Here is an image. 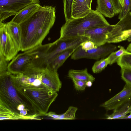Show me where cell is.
Segmentation results:
<instances>
[{
    "instance_id": "cell-3",
    "label": "cell",
    "mask_w": 131,
    "mask_h": 131,
    "mask_svg": "<svg viewBox=\"0 0 131 131\" xmlns=\"http://www.w3.org/2000/svg\"><path fill=\"white\" fill-rule=\"evenodd\" d=\"M14 86L20 96L29 103L35 113L39 115H45L47 113L58 95L57 92L48 89Z\"/></svg>"
},
{
    "instance_id": "cell-34",
    "label": "cell",
    "mask_w": 131,
    "mask_h": 131,
    "mask_svg": "<svg viewBox=\"0 0 131 131\" xmlns=\"http://www.w3.org/2000/svg\"><path fill=\"white\" fill-rule=\"evenodd\" d=\"M92 82L91 81H88L86 83V86L88 87H91L92 84Z\"/></svg>"
},
{
    "instance_id": "cell-13",
    "label": "cell",
    "mask_w": 131,
    "mask_h": 131,
    "mask_svg": "<svg viewBox=\"0 0 131 131\" xmlns=\"http://www.w3.org/2000/svg\"><path fill=\"white\" fill-rule=\"evenodd\" d=\"M131 97V85L127 83L123 89L115 96L101 104L100 106L107 111L114 110Z\"/></svg>"
},
{
    "instance_id": "cell-21",
    "label": "cell",
    "mask_w": 131,
    "mask_h": 131,
    "mask_svg": "<svg viewBox=\"0 0 131 131\" xmlns=\"http://www.w3.org/2000/svg\"><path fill=\"white\" fill-rule=\"evenodd\" d=\"M68 77L72 79L85 81H91L92 82L95 80V78L88 72L86 68L81 70L70 69L68 71Z\"/></svg>"
},
{
    "instance_id": "cell-18",
    "label": "cell",
    "mask_w": 131,
    "mask_h": 131,
    "mask_svg": "<svg viewBox=\"0 0 131 131\" xmlns=\"http://www.w3.org/2000/svg\"><path fill=\"white\" fill-rule=\"evenodd\" d=\"M131 113V97L113 110V113L107 115L108 119H123L129 113Z\"/></svg>"
},
{
    "instance_id": "cell-28",
    "label": "cell",
    "mask_w": 131,
    "mask_h": 131,
    "mask_svg": "<svg viewBox=\"0 0 131 131\" xmlns=\"http://www.w3.org/2000/svg\"><path fill=\"white\" fill-rule=\"evenodd\" d=\"M131 10V0H124L123 5L118 16V19L121 20L124 18Z\"/></svg>"
},
{
    "instance_id": "cell-6",
    "label": "cell",
    "mask_w": 131,
    "mask_h": 131,
    "mask_svg": "<svg viewBox=\"0 0 131 131\" xmlns=\"http://www.w3.org/2000/svg\"><path fill=\"white\" fill-rule=\"evenodd\" d=\"M50 43L41 45L17 54L8 63V70L13 75L21 73L35 59L46 52Z\"/></svg>"
},
{
    "instance_id": "cell-15",
    "label": "cell",
    "mask_w": 131,
    "mask_h": 131,
    "mask_svg": "<svg viewBox=\"0 0 131 131\" xmlns=\"http://www.w3.org/2000/svg\"><path fill=\"white\" fill-rule=\"evenodd\" d=\"M91 10L85 0H73L72 6V18L84 17L90 13Z\"/></svg>"
},
{
    "instance_id": "cell-16",
    "label": "cell",
    "mask_w": 131,
    "mask_h": 131,
    "mask_svg": "<svg viewBox=\"0 0 131 131\" xmlns=\"http://www.w3.org/2000/svg\"><path fill=\"white\" fill-rule=\"evenodd\" d=\"M41 6L40 3H34L29 5L19 11L11 20L20 24L31 16Z\"/></svg>"
},
{
    "instance_id": "cell-14",
    "label": "cell",
    "mask_w": 131,
    "mask_h": 131,
    "mask_svg": "<svg viewBox=\"0 0 131 131\" xmlns=\"http://www.w3.org/2000/svg\"><path fill=\"white\" fill-rule=\"evenodd\" d=\"M39 115L36 113L23 116L20 114L15 112L0 103V119L18 120L36 119L39 120L37 117Z\"/></svg>"
},
{
    "instance_id": "cell-35",
    "label": "cell",
    "mask_w": 131,
    "mask_h": 131,
    "mask_svg": "<svg viewBox=\"0 0 131 131\" xmlns=\"http://www.w3.org/2000/svg\"><path fill=\"white\" fill-rule=\"evenodd\" d=\"M92 0H85L89 7L91 8V6Z\"/></svg>"
},
{
    "instance_id": "cell-1",
    "label": "cell",
    "mask_w": 131,
    "mask_h": 131,
    "mask_svg": "<svg viewBox=\"0 0 131 131\" xmlns=\"http://www.w3.org/2000/svg\"><path fill=\"white\" fill-rule=\"evenodd\" d=\"M56 8L52 6H41L31 16L20 23L21 51H24L42 45L53 25Z\"/></svg>"
},
{
    "instance_id": "cell-11",
    "label": "cell",
    "mask_w": 131,
    "mask_h": 131,
    "mask_svg": "<svg viewBox=\"0 0 131 131\" xmlns=\"http://www.w3.org/2000/svg\"><path fill=\"white\" fill-rule=\"evenodd\" d=\"M114 25L109 24L88 29L84 31L82 36L93 42L96 47L104 45L107 43V35L112 30Z\"/></svg>"
},
{
    "instance_id": "cell-17",
    "label": "cell",
    "mask_w": 131,
    "mask_h": 131,
    "mask_svg": "<svg viewBox=\"0 0 131 131\" xmlns=\"http://www.w3.org/2000/svg\"><path fill=\"white\" fill-rule=\"evenodd\" d=\"M6 27L19 51L21 47V33L19 24L12 20L5 23Z\"/></svg>"
},
{
    "instance_id": "cell-27",
    "label": "cell",
    "mask_w": 131,
    "mask_h": 131,
    "mask_svg": "<svg viewBox=\"0 0 131 131\" xmlns=\"http://www.w3.org/2000/svg\"><path fill=\"white\" fill-rule=\"evenodd\" d=\"M73 0H63V10L66 21L72 18V6Z\"/></svg>"
},
{
    "instance_id": "cell-20",
    "label": "cell",
    "mask_w": 131,
    "mask_h": 131,
    "mask_svg": "<svg viewBox=\"0 0 131 131\" xmlns=\"http://www.w3.org/2000/svg\"><path fill=\"white\" fill-rule=\"evenodd\" d=\"M96 10L105 17L111 18L115 13L110 0H97Z\"/></svg>"
},
{
    "instance_id": "cell-12",
    "label": "cell",
    "mask_w": 131,
    "mask_h": 131,
    "mask_svg": "<svg viewBox=\"0 0 131 131\" xmlns=\"http://www.w3.org/2000/svg\"><path fill=\"white\" fill-rule=\"evenodd\" d=\"M41 82L48 89L57 92L62 84L57 71L48 67L43 70L41 73Z\"/></svg>"
},
{
    "instance_id": "cell-23",
    "label": "cell",
    "mask_w": 131,
    "mask_h": 131,
    "mask_svg": "<svg viewBox=\"0 0 131 131\" xmlns=\"http://www.w3.org/2000/svg\"><path fill=\"white\" fill-rule=\"evenodd\" d=\"M131 36V29L121 32L112 38L107 43H116L127 39Z\"/></svg>"
},
{
    "instance_id": "cell-19",
    "label": "cell",
    "mask_w": 131,
    "mask_h": 131,
    "mask_svg": "<svg viewBox=\"0 0 131 131\" xmlns=\"http://www.w3.org/2000/svg\"><path fill=\"white\" fill-rule=\"evenodd\" d=\"M77 48L67 49L60 53L48 65L47 67L56 71L63 64L67 59L72 54Z\"/></svg>"
},
{
    "instance_id": "cell-7",
    "label": "cell",
    "mask_w": 131,
    "mask_h": 131,
    "mask_svg": "<svg viewBox=\"0 0 131 131\" xmlns=\"http://www.w3.org/2000/svg\"><path fill=\"white\" fill-rule=\"evenodd\" d=\"M43 70L27 67L20 74H11L14 85L26 88L48 89L41 82V73Z\"/></svg>"
},
{
    "instance_id": "cell-38",
    "label": "cell",
    "mask_w": 131,
    "mask_h": 131,
    "mask_svg": "<svg viewBox=\"0 0 131 131\" xmlns=\"http://www.w3.org/2000/svg\"><path fill=\"white\" fill-rule=\"evenodd\" d=\"M120 3H121V4L122 6H123L124 5V0H119Z\"/></svg>"
},
{
    "instance_id": "cell-36",
    "label": "cell",
    "mask_w": 131,
    "mask_h": 131,
    "mask_svg": "<svg viewBox=\"0 0 131 131\" xmlns=\"http://www.w3.org/2000/svg\"><path fill=\"white\" fill-rule=\"evenodd\" d=\"M126 50L127 51L131 52V43L128 46Z\"/></svg>"
},
{
    "instance_id": "cell-24",
    "label": "cell",
    "mask_w": 131,
    "mask_h": 131,
    "mask_svg": "<svg viewBox=\"0 0 131 131\" xmlns=\"http://www.w3.org/2000/svg\"><path fill=\"white\" fill-rule=\"evenodd\" d=\"M121 67H125L131 69V52L127 51L121 56L116 62Z\"/></svg>"
},
{
    "instance_id": "cell-29",
    "label": "cell",
    "mask_w": 131,
    "mask_h": 131,
    "mask_svg": "<svg viewBox=\"0 0 131 131\" xmlns=\"http://www.w3.org/2000/svg\"><path fill=\"white\" fill-rule=\"evenodd\" d=\"M121 77L125 83L131 85V69L121 67Z\"/></svg>"
},
{
    "instance_id": "cell-31",
    "label": "cell",
    "mask_w": 131,
    "mask_h": 131,
    "mask_svg": "<svg viewBox=\"0 0 131 131\" xmlns=\"http://www.w3.org/2000/svg\"><path fill=\"white\" fill-rule=\"evenodd\" d=\"M73 83L75 89L78 91H84L86 87L87 81L78 80L75 79H72Z\"/></svg>"
},
{
    "instance_id": "cell-2",
    "label": "cell",
    "mask_w": 131,
    "mask_h": 131,
    "mask_svg": "<svg viewBox=\"0 0 131 131\" xmlns=\"http://www.w3.org/2000/svg\"><path fill=\"white\" fill-rule=\"evenodd\" d=\"M109 24L102 14L91 9L90 13L84 17L66 21L61 27L59 39L67 40L83 36L84 31L88 29Z\"/></svg>"
},
{
    "instance_id": "cell-8",
    "label": "cell",
    "mask_w": 131,
    "mask_h": 131,
    "mask_svg": "<svg viewBox=\"0 0 131 131\" xmlns=\"http://www.w3.org/2000/svg\"><path fill=\"white\" fill-rule=\"evenodd\" d=\"M117 49V47L114 45L105 44L85 51L82 50L80 46L71 55V59L74 60L82 58L98 60L105 57Z\"/></svg>"
},
{
    "instance_id": "cell-32",
    "label": "cell",
    "mask_w": 131,
    "mask_h": 131,
    "mask_svg": "<svg viewBox=\"0 0 131 131\" xmlns=\"http://www.w3.org/2000/svg\"><path fill=\"white\" fill-rule=\"evenodd\" d=\"M80 47L82 50L85 51L92 49L96 47L93 42L89 40H86L82 42Z\"/></svg>"
},
{
    "instance_id": "cell-4",
    "label": "cell",
    "mask_w": 131,
    "mask_h": 131,
    "mask_svg": "<svg viewBox=\"0 0 131 131\" xmlns=\"http://www.w3.org/2000/svg\"><path fill=\"white\" fill-rule=\"evenodd\" d=\"M0 103L19 114L17 108L21 104L34 111L19 94L14 85L11 73L8 71L0 74Z\"/></svg>"
},
{
    "instance_id": "cell-26",
    "label": "cell",
    "mask_w": 131,
    "mask_h": 131,
    "mask_svg": "<svg viewBox=\"0 0 131 131\" xmlns=\"http://www.w3.org/2000/svg\"><path fill=\"white\" fill-rule=\"evenodd\" d=\"M119 49L113 52L108 56L109 60V64L112 65L116 62L118 59L127 51L122 46H119Z\"/></svg>"
},
{
    "instance_id": "cell-37",
    "label": "cell",
    "mask_w": 131,
    "mask_h": 131,
    "mask_svg": "<svg viewBox=\"0 0 131 131\" xmlns=\"http://www.w3.org/2000/svg\"><path fill=\"white\" fill-rule=\"evenodd\" d=\"M125 119H131V113L129 115H126L125 117Z\"/></svg>"
},
{
    "instance_id": "cell-22",
    "label": "cell",
    "mask_w": 131,
    "mask_h": 131,
    "mask_svg": "<svg viewBox=\"0 0 131 131\" xmlns=\"http://www.w3.org/2000/svg\"><path fill=\"white\" fill-rule=\"evenodd\" d=\"M108 57L103 58L96 62L93 65L92 70L94 73H97L101 72L109 64Z\"/></svg>"
},
{
    "instance_id": "cell-25",
    "label": "cell",
    "mask_w": 131,
    "mask_h": 131,
    "mask_svg": "<svg viewBox=\"0 0 131 131\" xmlns=\"http://www.w3.org/2000/svg\"><path fill=\"white\" fill-rule=\"evenodd\" d=\"M77 107L73 106H69L64 113L60 115L57 120H72L75 118V114L78 110Z\"/></svg>"
},
{
    "instance_id": "cell-39",
    "label": "cell",
    "mask_w": 131,
    "mask_h": 131,
    "mask_svg": "<svg viewBox=\"0 0 131 131\" xmlns=\"http://www.w3.org/2000/svg\"><path fill=\"white\" fill-rule=\"evenodd\" d=\"M127 40L129 42H131V36L128 38Z\"/></svg>"
},
{
    "instance_id": "cell-33",
    "label": "cell",
    "mask_w": 131,
    "mask_h": 131,
    "mask_svg": "<svg viewBox=\"0 0 131 131\" xmlns=\"http://www.w3.org/2000/svg\"><path fill=\"white\" fill-rule=\"evenodd\" d=\"M45 115L50 117L54 119L57 120V119L59 117L60 115L57 114L54 112H50L47 113Z\"/></svg>"
},
{
    "instance_id": "cell-9",
    "label": "cell",
    "mask_w": 131,
    "mask_h": 131,
    "mask_svg": "<svg viewBox=\"0 0 131 131\" xmlns=\"http://www.w3.org/2000/svg\"><path fill=\"white\" fill-rule=\"evenodd\" d=\"M34 3H40L39 0H0V22Z\"/></svg>"
},
{
    "instance_id": "cell-5",
    "label": "cell",
    "mask_w": 131,
    "mask_h": 131,
    "mask_svg": "<svg viewBox=\"0 0 131 131\" xmlns=\"http://www.w3.org/2000/svg\"><path fill=\"white\" fill-rule=\"evenodd\" d=\"M86 40H89L88 38L84 36L67 40L58 38L50 43L47 51L38 58V62L42 67L46 68L60 53L68 49L77 48L82 42Z\"/></svg>"
},
{
    "instance_id": "cell-40",
    "label": "cell",
    "mask_w": 131,
    "mask_h": 131,
    "mask_svg": "<svg viewBox=\"0 0 131 131\" xmlns=\"http://www.w3.org/2000/svg\"><path fill=\"white\" fill-rule=\"evenodd\" d=\"M130 16H131V10L130 11Z\"/></svg>"
},
{
    "instance_id": "cell-30",
    "label": "cell",
    "mask_w": 131,
    "mask_h": 131,
    "mask_svg": "<svg viewBox=\"0 0 131 131\" xmlns=\"http://www.w3.org/2000/svg\"><path fill=\"white\" fill-rule=\"evenodd\" d=\"M8 61L3 55L0 53V74L8 71Z\"/></svg>"
},
{
    "instance_id": "cell-10",
    "label": "cell",
    "mask_w": 131,
    "mask_h": 131,
    "mask_svg": "<svg viewBox=\"0 0 131 131\" xmlns=\"http://www.w3.org/2000/svg\"><path fill=\"white\" fill-rule=\"evenodd\" d=\"M19 51L6 23L0 22V53L8 61L11 60Z\"/></svg>"
}]
</instances>
